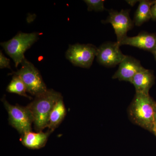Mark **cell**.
<instances>
[{
	"label": "cell",
	"instance_id": "cell-17",
	"mask_svg": "<svg viewBox=\"0 0 156 156\" xmlns=\"http://www.w3.org/2000/svg\"><path fill=\"white\" fill-rule=\"evenodd\" d=\"M0 68L11 69L10 59L3 54L2 51L0 52Z\"/></svg>",
	"mask_w": 156,
	"mask_h": 156
},
{
	"label": "cell",
	"instance_id": "cell-15",
	"mask_svg": "<svg viewBox=\"0 0 156 156\" xmlns=\"http://www.w3.org/2000/svg\"><path fill=\"white\" fill-rule=\"evenodd\" d=\"M6 90L9 93L18 94L29 99L32 98L27 94V90L25 84L19 76L15 75L13 76L12 80L8 85Z\"/></svg>",
	"mask_w": 156,
	"mask_h": 156
},
{
	"label": "cell",
	"instance_id": "cell-20",
	"mask_svg": "<svg viewBox=\"0 0 156 156\" xmlns=\"http://www.w3.org/2000/svg\"><path fill=\"white\" fill-rule=\"evenodd\" d=\"M126 2L131 7H133V6L135 5V4L137 2H139V1H137V0H128V1H126Z\"/></svg>",
	"mask_w": 156,
	"mask_h": 156
},
{
	"label": "cell",
	"instance_id": "cell-11",
	"mask_svg": "<svg viewBox=\"0 0 156 156\" xmlns=\"http://www.w3.org/2000/svg\"><path fill=\"white\" fill-rule=\"evenodd\" d=\"M155 81L154 71L144 68L134 76L130 83L134 85L136 93L149 95Z\"/></svg>",
	"mask_w": 156,
	"mask_h": 156
},
{
	"label": "cell",
	"instance_id": "cell-12",
	"mask_svg": "<svg viewBox=\"0 0 156 156\" xmlns=\"http://www.w3.org/2000/svg\"><path fill=\"white\" fill-rule=\"evenodd\" d=\"M51 133L48 130L46 132L29 131L22 134L20 141L23 145L29 149H39L45 146Z\"/></svg>",
	"mask_w": 156,
	"mask_h": 156
},
{
	"label": "cell",
	"instance_id": "cell-3",
	"mask_svg": "<svg viewBox=\"0 0 156 156\" xmlns=\"http://www.w3.org/2000/svg\"><path fill=\"white\" fill-rule=\"evenodd\" d=\"M38 33L20 32L8 41L1 43L9 56L13 59L16 67L25 59L24 53L39 39Z\"/></svg>",
	"mask_w": 156,
	"mask_h": 156
},
{
	"label": "cell",
	"instance_id": "cell-7",
	"mask_svg": "<svg viewBox=\"0 0 156 156\" xmlns=\"http://www.w3.org/2000/svg\"><path fill=\"white\" fill-rule=\"evenodd\" d=\"M130 9H122L120 11L111 9L108 10L109 15L105 20H102L103 23H111L116 35L117 42L120 46L122 41L127 36L128 31L134 27L133 20L130 17ZM121 47V46H120Z\"/></svg>",
	"mask_w": 156,
	"mask_h": 156
},
{
	"label": "cell",
	"instance_id": "cell-14",
	"mask_svg": "<svg viewBox=\"0 0 156 156\" xmlns=\"http://www.w3.org/2000/svg\"><path fill=\"white\" fill-rule=\"evenodd\" d=\"M134 14L133 22L134 25L140 27L151 19V8L155 1L140 0Z\"/></svg>",
	"mask_w": 156,
	"mask_h": 156
},
{
	"label": "cell",
	"instance_id": "cell-9",
	"mask_svg": "<svg viewBox=\"0 0 156 156\" xmlns=\"http://www.w3.org/2000/svg\"><path fill=\"white\" fill-rule=\"evenodd\" d=\"M144 69L139 60L126 55L123 61L119 64V68L112 78L113 79H118L119 81L131 83L134 76Z\"/></svg>",
	"mask_w": 156,
	"mask_h": 156
},
{
	"label": "cell",
	"instance_id": "cell-8",
	"mask_svg": "<svg viewBox=\"0 0 156 156\" xmlns=\"http://www.w3.org/2000/svg\"><path fill=\"white\" fill-rule=\"evenodd\" d=\"M117 42H107L98 48L96 57L98 63L106 67H114L119 64L126 55H124Z\"/></svg>",
	"mask_w": 156,
	"mask_h": 156
},
{
	"label": "cell",
	"instance_id": "cell-2",
	"mask_svg": "<svg viewBox=\"0 0 156 156\" xmlns=\"http://www.w3.org/2000/svg\"><path fill=\"white\" fill-rule=\"evenodd\" d=\"M62 97L61 93L53 89L36 96L27 105L32 115L35 129L37 132L47 128L49 117L53 107L58 99Z\"/></svg>",
	"mask_w": 156,
	"mask_h": 156
},
{
	"label": "cell",
	"instance_id": "cell-21",
	"mask_svg": "<svg viewBox=\"0 0 156 156\" xmlns=\"http://www.w3.org/2000/svg\"><path fill=\"white\" fill-rule=\"evenodd\" d=\"M153 54L154 56L155 59L156 60V51Z\"/></svg>",
	"mask_w": 156,
	"mask_h": 156
},
{
	"label": "cell",
	"instance_id": "cell-13",
	"mask_svg": "<svg viewBox=\"0 0 156 156\" xmlns=\"http://www.w3.org/2000/svg\"><path fill=\"white\" fill-rule=\"evenodd\" d=\"M66 115V108L62 97L60 98L53 107L49 117L48 131L51 133L61 124Z\"/></svg>",
	"mask_w": 156,
	"mask_h": 156
},
{
	"label": "cell",
	"instance_id": "cell-18",
	"mask_svg": "<svg viewBox=\"0 0 156 156\" xmlns=\"http://www.w3.org/2000/svg\"><path fill=\"white\" fill-rule=\"evenodd\" d=\"M151 19L154 21H156V0L155 2L151 8Z\"/></svg>",
	"mask_w": 156,
	"mask_h": 156
},
{
	"label": "cell",
	"instance_id": "cell-6",
	"mask_svg": "<svg viewBox=\"0 0 156 156\" xmlns=\"http://www.w3.org/2000/svg\"><path fill=\"white\" fill-rule=\"evenodd\" d=\"M97 50L98 48L92 44L70 45L66 56L75 66L88 69L92 65Z\"/></svg>",
	"mask_w": 156,
	"mask_h": 156
},
{
	"label": "cell",
	"instance_id": "cell-19",
	"mask_svg": "<svg viewBox=\"0 0 156 156\" xmlns=\"http://www.w3.org/2000/svg\"><path fill=\"white\" fill-rule=\"evenodd\" d=\"M153 134L156 136V105L155 110L154 116V131Z\"/></svg>",
	"mask_w": 156,
	"mask_h": 156
},
{
	"label": "cell",
	"instance_id": "cell-10",
	"mask_svg": "<svg viewBox=\"0 0 156 156\" xmlns=\"http://www.w3.org/2000/svg\"><path fill=\"white\" fill-rule=\"evenodd\" d=\"M124 45L135 47L153 54L156 51V34L142 31L136 36H127L120 44V46Z\"/></svg>",
	"mask_w": 156,
	"mask_h": 156
},
{
	"label": "cell",
	"instance_id": "cell-1",
	"mask_svg": "<svg viewBox=\"0 0 156 156\" xmlns=\"http://www.w3.org/2000/svg\"><path fill=\"white\" fill-rule=\"evenodd\" d=\"M156 102L149 94L136 93L128 109L130 119L134 124L153 133Z\"/></svg>",
	"mask_w": 156,
	"mask_h": 156
},
{
	"label": "cell",
	"instance_id": "cell-16",
	"mask_svg": "<svg viewBox=\"0 0 156 156\" xmlns=\"http://www.w3.org/2000/svg\"><path fill=\"white\" fill-rule=\"evenodd\" d=\"M84 2L87 5V10L89 11H94L96 12H102L106 10L105 8L104 0H85Z\"/></svg>",
	"mask_w": 156,
	"mask_h": 156
},
{
	"label": "cell",
	"instance_id": "cell-5",
	"mask_svg": "<svg viewBox=\"0 0 156 156\" xmlns=\"http://www.w3.org/2000/svg\"><path fill=\"white\" fill-rule=\"evenodd\" d=\"M2 101L9 115V124L22 135L26 132L31 131L34 119L28 108L11 105L6 100L5 96Z\"/></svg>",
	"mask_w": 156,
	"mask_h": 156
},
{
	"label": "cell",
	"instance_id": "cell-4",
	"mask_svg": "<svg viewBox=\"0 0 156 156\" xmlns=\"http://www.w3.org/2000/svg\"><path fill=\"white\" fill-rule=\"evenodd\" d=\"M20 64L21 67L20 69L10 74L19 76L25 84L27 92L31 95L36 97L47 92L48 89L41 73L34 64L26 58Z\"/></svg>",
	"mask_w": 156,
	"mask_h": 156
}]
</instances>
